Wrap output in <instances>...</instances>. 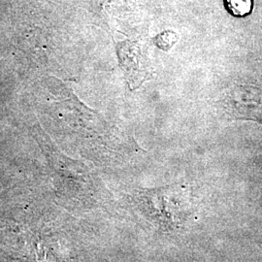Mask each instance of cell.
I'll return each instance as SVG.
<instances>
[{
    "mask_svg": "<svg viewBox=\"0 0 262 262\" xmlns=\"http://www.w3.org/2000/svg\"><path fill=\"white\" fill-rule=\"evenodd\" d=\"M225 6L232 16L243 18L252 13L253 0H225Z\"/></svg>",
    "mask_w": 262,
    "mask_h": 262,
    "instance_id": "1",
    "label": "cell"
}]
</instances>
